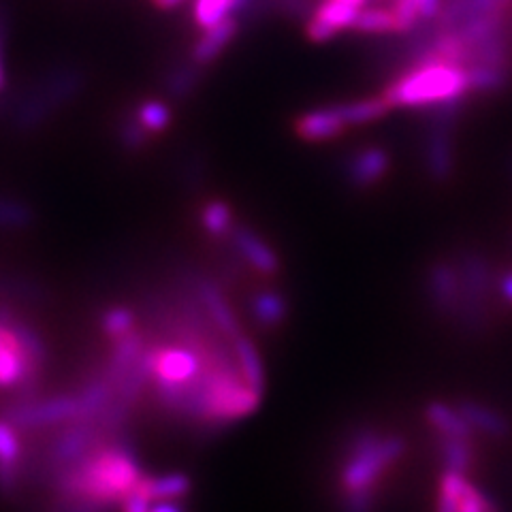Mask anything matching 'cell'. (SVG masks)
<instances>
[{
  "mask_svg": "<svg viewBox=\"0 0 512 512\" xmlns=\"http://www.w3.org/2000/svg\"><path fill=\"white\" fill-rule=\"evenodd\" d=\"M342 512H376V491H344Z\"/></svg>",
  "mask_w": 512,
  "mask_h": 512,
  "instance_id": "f546056e",
  "label": "cell"
},
{
  "mask_svg": "<svg viewBox=\"0 0 512 512\" xmlns=\"http://www.w3.org/2000/svg\"><path fill=\"white\" fill-rule=\"evenodd\" d=\"M498 288H500L502 299L508 303V306H512V269L504 271V274L500 276Z\"/></svg>",
  "mask_w": 512,
  "mask_h": 512,
  "instance_id": "e575fe53",
  "label": "cell"
},
{
  "mask_svg": "<svg viewBox=\"0 0 512 512\" xmlns=\"http://www.w3.org/2000/svg\"><path fill=\"white\" fill-rule=\"evenodd\" d=\"M461 105L442 107L431 111L427 141H425V169L436 184H446L455 171V146H453V124L459 118Z\"/></svg>",
  "mask_w": 512,
  "mask_h": 512,
  "instance_id": "277c9868",
  "label": "cell"
},
{
  "mask_svg": "<svg viewBox=\"0 0 512 512\" xmlns=\"http://www.w3.org/2000/svg\"><path fill=\"white\" fill-rule=\"evenodd\" d=\"M457 408L463 416H466L470 427L478 429L480 434H485L489 438H498V440L510 436V423L506 421V416L495 412L493 408L472 402V399H463Z\"/></svg>",
  "mask_w": 512,
  "mask_h": 512,
  "instance_id": "e0dca14e",
  "label": "cell"
},
{
  "mask_svg": "<svg viewBox=\"0 0 512 512\" xmlns=\"http://www.w3.org/2000/svg\"><path fill=\"white\" fill-rule=\"evenodd\" d=\"M427 295L431 306L440 314H457L461 301V278L457 265L446 261H438L431 265L427 271Z\"/></svg>",
  "mask_w": 512,
  "mask_h": 512,
  "instance_id": "8fae6325",
  "label": "cell"
},
{
  "mask_svg": "<svg viewBox=\"0 0 512 512\" xmlns=\"http://www.w3.org/2000/svg\"><path fill=\"white\" fill-rule=\"evenodd\" d=\"M143 498L154 502L165 500H180L190 491V478L186 474H160V476H143L135 489Z\"/></svg>",
  "mask_w": 512,
  "mask_h": 512,
  "instance_id": "2e32d148",
  "label": "cell"
},
{
  "mask_svg": "<svg viewBox=\"0 0 512 512\" xmlns=\"http://www.w3.org/2000/svg\"><path fill=\"white\" fill-rule=\"evenodd\" d=\"M152 502L148 498H143L141 493L133 491L131 495H126L120 504V512H150Z\"/></svg>",
  "mask_w": 512,
  "mask_h": 512,
  "instance_id": "1f68e13d",
  "label": "cell"
},
{
  "mask_svg": "<svg viewBox=\"0 0 512 512\" xmlns=\"http://www.w3.org/2000/svg\"><path fill=\"white\" fill-rule=\"evenodd\" d=\"M5 84V67H3V56H0V88Z\"/></svg>",
  "mask_w": 512,
  "mask_h": 512,
  "instance_id": "74e56055",
  "label": "cell"
},
{
  "mask_svg": "<svg viewBox=\"0 0 512 512\" xmlns=\"http://www.w3.org/2000/svg\"><path fill=\"white\" fill-rule=\"evenodd\" d=\"M338 109L350 128V126H361V124L382 120L391 111V105L382 94H378V96H363V99L338 103Z\"/></svg>",
  "mask_w": 512,
  "mask_h": 512,
  "instance_id": "ffe728a7",
  "label": "cell"
},
{
  "mask_svg": "<svg viewBox=\"0 0 512 512\" xmlns=\"http://www.w3.org/2000/svg\"><path fill=\"white\" fill-rule=\"evenodd\" d=\"M282 11L291 15H310L312 0H276Z\"/></svg>",
  "mask_w": 512,
  "mask_h": 512,
  "instance_id": "d6a6232c",
  "label": "cell"
},
{
  "mask_svg": "<svg viewBox=\"0 0 512 512\" xmlns=\"http://www.w3.org/2000/svg\"><path fill=\"white\" fill-rule=\"evenodd\" d=\"M143 476L146 474L141 472L131 446L120 442L94 444L69 463L58 478V489L62 498L75 504L77 512H103L120 506Z\"/></svg>",
  "mask_w": 512,
  "mask_h": 512,
  "instance_id": "6da1fadb",
  "label": "cell"
},
{
  "mask_svg": "<svg viewBox=\"0 0 512 512\" xmlns=\"http://www.w3.org/2000/svg\"><path fill=\"white\" fill-rule=\"evenodd\" d=\"M466 487H468L466 474L444 472L440 478L436 512H461V500Z\"/></svg>",
  "mask_w": 512,
  "mask_h": 512,
  "instance_id": "d4e9b609",
  "label": "cell"
},
{
  "mask_svg": "<svg viewBox=\"0 0 512 512\" xmlns=\"http://www.w3.org/2000/svg\"><path fill=\"white\" fill-rule=\"evenodd\" d=\"M231 348H233L239 374H242L244 382L248 384L250 389H254L256 393L263 395V391H265V365H263L259 348H256V344L250 338H246L244 333L231 342Z\"/></svg>",
  "mask_w": 512,
  "mask_h": 512,
  "instance_id": "9a60e30c",
  "label": "cell"
},
{
  "mask_svg": "<svg viewBox=\"0 0 512 512\" xmlns=\"http://www.w3.org/2000/svg\"><path fill=\"white\" fill-rule=\"evenodd\" d=\"M391 169V154L380 146H367L346 160L344 175L352 188L365 190L374 188L378 182L384 180V175Z\"/></svg>",
  "mask_w": 512,
  "mask_h": 512,
  "instance_id": "30bf717a",
  "label": "cell"
},
{
  "mask_svg": "<svg viewBox=\"0 0 512 512\" xmlns=\"http://www.w3.org/2000/svg\"><path fill=\"white\" fill-rule=\"evenodd\" d=\"M184 3V0H152V5L160 11H171L175 7H180Z\"/></svg>",
  "mask_w": 512,
  "mask_h": 512,
  "instance_id": "8d00e7d4",
  "label": "cell"
},
{
  "mask_svg": "<svg viewBox=\"0 0 512 512\" xmlns=\"http://www.w3.org/2000/svg\"><path fill=\"white\" fill-rule=\"evenodd\" d=\"M135 320H137V316L131 308L116 306V308H109L103 312L101 329L111 342H116V340L124 338V335L135 331Z\"/></svg>",
  "mask_w": 512,
  "mask_h": 512,
  "instance_id": "4316f807",
  "label": "cell"
},
{
  "mask_svg": "<svg viewBox=\"0 0 512 512\" xmlns=\"http://www.w3.org/2000/svg\"><path fill=\"white\" fill-rule=\"evenodd\" d=\"M470 94L468 75L463 64L453 62H412L382 90L391 109H427L436 111L466 103Z\"/></svg>",
  "mask_w": 512,
  "mask_h": 512,
  "instance_id": "7a4b0ae2",
  "label": "cell"
},
{
  "mask_svg": "<svg viewBox=\"0 0 512 512\" xmlns=\"http://www.w3.org/2000/svg\"><path fill=\"white\" fill-rule=\"evenodd\" d=\"M24 459V446L20 427L9 416L0 419V489L11 491L18 485L20 466Z\"/></svg>",
  "mask_w": 512,
  "mask_h": 512,
  "instance_id": "4fadbf2b",
  "label": "cell"
},
{
  "mask_svg": "<svg viewBox=\"0 0 512 512\" xmlns=\"http://www.w3.org/2000/svg\"><path fill=\"white\" fill-rule=\"evenodd\" d=\"M135 118L143 128H146L150 135H158V133H163L169 128L173 111L163 101H146V103H141L137 107Z\"/></svg>",
  "mask_w": 512,
  "mask_h": 512,
  "instance_id": "484cf974",
  "label": "cell"
},
{
  "mask_svg": "<svg viewBox=\"0 0 512 512\" xmlns=\"http://www.w3.org/2000/svg\"><path fill=\"white\" fill-rule=\"evenodd\" d=\"M190 291L197 295L203 310L207 312V316H210L212 325L218 329L222 338H227L229 342H233L235 338L242 335V325H239V320H237L235 312L231 310L227 297L222 295V291H220L216 282L207 280V278H195V280H192Z\"/></svg>",
  "mask_w": 512,
  "mask_h": 512,
  "instance_id": "ba28073f",
  "label": "cell"
},
{
  "mask_svg": "<svg viewBox=\"0 0 512 512\" xmlns=\"http://www.w3.org/2000/svg\"><path fill=\"white\" fill-rule=\"evenodd\" d=\"M227 239L237 259H242L250 269L259 271L261 276H276L280 271V256L276 250L246 224H235Z\"/></svg>",
  "mask_w": 512,
  "mask_h": 512,
  "instance_id": "52a82bcc",
  "label": "cell"
},
{
  "mask_svg": "<svg viewBox=\"0 0 512 512\" xmlns=\"http://www.w3.org/2000/svg\"><path fill=\"white\" fill-rule=\"evenodd\" d=\"M47 363V350L37 331L15 316L0 312V389H28Z\"/></svg>",
  "mask_w": 512,
  "mask_h": 512,
  "instance_id": "3957f363",
  "label": "cell"
},
{
  "mask_svg": "<svg viewBox=\"0 0 512 512\" xmlns=\"http://www.w3.org/2000/svg\"><path fill=\"white\" fill-rule=\"evenodd\" d=\"M461 512H500L495 500H491L485 491H480L478 487L470 485L463 491V500H461Z\"/></svg>",
  "mask_w": 512,
  "mask_h": 512,
  "instance_id": "f1b7e54d",
  "label": "cell"
},
{
  "mask_svg": "<svg viewBox=\"0 0 512 512\" xmlns=\"http://www.w3.org/2000/svg\"><path fill=\"white\" fill-rule=\"evenodd\" d=\"M438 457L444 466V472L466 474L474 461V448L470 440L463 438H440Z\"/></svg>",
  "mask_w": 512,
  "mask_h": 512,
  "instance_id": "cb8c5ba5",
  "label": "cell"
},
{
  "mask_svg": "<svg viewBox=\"0 0 512 512\" xmlns=\"http://www.w3.org/2000/svg\"><path fill=\"white\" fill-rule=\"evenodd\" d=\"M429 425L438 431L440 438H463L472 440L474 429L466 421V416L459 412V408L446 406L442 402H431L425 410Z\"/></svg>",
  "mask_w": 512,
  "mask_h": 512,
  "instance_id": "ac0fdd59",
  "label": "cell"
},
{
  "mask_svg": "<svg viewBox=\"0 0 512 512\" xmlns=\"http://www.w3.org/2000/svg\"><path fill=\"white\" fill-rule=\"evenodd\" d=\"M199 222L203 231L210 237H229L233 227H235V218L233 210L227 201L222 199H210L201 205L199 210Z\"/></svg>",
  "mask_w": 512,
  "mask_h": 512,
  "instance_id": "44dd1931",
  "label": "cell"
},
{
  "mask_svg": "<svg viewBox=\"0 0 512 512\" xmlns=\"http://www.w3.org/2000/svg\"><path fill=\"white\" fill-rule=\"evenodd\" d=\"M250 312L259 327L276 329L284 323L288 316V303L282 293L267 288V291H259L252 297Z\"/></svg>",
  "mask_w": 512,
  "mask_h": 512,
  "instance_id": "d6986e66",
  "label": "cell"
},
{
  "mask_svg": "<svg viewBox=\"0 0 512 512\" xmlns=\"http://www.w3.org/2000/svg\"><path fill=\"white\" fill-rule=\"evenodd\" d=\"M203 352L190 346H156L152 348V382L154 384H186L197 378L205 359Z\"/></svg>",
  "mask_w": 512,
  "mask_h": 512,
  "instance_id": "8992f818",
  "label": "cell"
},
{
  "mask_svg": "<svg viewBox=\"0 0 512 512\" xmlns=\"http://www.w3.org/2000/svg\"><path fill=\"white\" fill-rule=\"evenodd\" d=\"M199 71L201 67L199 64H188V67H180L175 69L171 73V79H169V90L175 94V96H188L192 92V88H195L199 84Z\"/></svg>",
  "mask_w": 512,
  "mask_h": 512,
  "instance_id": "83f0119b",
  "label": "cell"
},
{
  "mask_svg": "<svg viewBox=\"0 0 512 512\" xmlns=\"http://www.w3.org/2000/svg\"><path fill=\"white\" fill-rule=\"evenodd\" d=\"M295 135L306 143H327L342 137L348 131L338 105L314 107L303 111L293 122Z\"/></svg>",
  "mask_w": 512,
  "mask_h": 512,
  "instance_id": "9c48e42d",
  "label": "cell"
},
{
  "mask_svg": "<svg viewBox=\"0 0 512 512\" xmlns=\"http://www.w3.org/2000/svg\"><path fill=\"white\" fill-rule=\"evenodd\" d=\"M359 35H397V20L391 5L387 7H363L352 22V28Z\"/></svg>",
  "mask_w": 512,
  "mask_h": 512,
  "instance_id": "603a6c76",
  "label": "cell"
},
{
  "mask_svg": "<svg viewBox=\"0 0 512 512\" xmlns=\"http://www.w3.org/2000/svg\"><path fill=\"white\" fill-rule=\"evenodd\" d=\"M259 0H195L192 5V22L201 30L222 22L229 15H237L239 20L256 7Z\"/></svg>",
  "mask_w": 512,
  "mask_h": 512,
  "instance_id": "5bb4252c",
  "label": "cell"
},
{
  "mask_svg": "<svg viewBox=\"0 0 512 512\" xmlns=\"http://www.w3.org/2000/svg\"><path fill=\"white\" fill-rule=\"evenodd\" d=\"M466 75L470 92L476 94H495L510 82V69L491 67V64H468Z\"/></svg>",
  "mask_w": 512,
  "mask_h": 512,
  "instance_id": "7402d4cb",
  "label": "cell"
},
{
  "mask_svg": "<svg viewBox=\"0 0 512 512\" xmlns=\"http://www.w3.org/2000/svg\"><path fill=\"white\" fill-rule=\"evenodd\" d=\"M239 28H242V20L237 15H229L222 22L205 28L203 35L197 39V43L192 45V62L199 64V67H210L212 62H216L224 50L237 39Z\"/></svg>",
  "mask_w": 512,
  "mask_h": 512,
  "instance_id": "7c38bea8",
  "label": "cell"
},
{
  "mask_svg": "<svg viewBox=\"0 0 512 512\" xmlns=\"http://www.w3.org/2000/svg\"><path fill=\"white\" fill-rule=\"evenodd\" d=\"M423 22H434L442 9V0H416Z\"/></svg>",
  "mask_w": 512,
  "mask_h": 512,
  "instance_id": "836d02e7",
  "label": "cell"
},
{
  "mask_svg": "<svg viewBox=\"0 0 512 512\" xmlns=\"http://www.w3.org/2000/svg\"><path fill=\"white\" fill-rule=\"evenodd\" d=\"M28 218L30 214L26 207H22L20 203L0 199V224H3V227H20Z\"/></svg>",
  "mask_w": 512,
  "mask_h": 512,
  "instance_id": "4dcf8cb0",
  "label": "cell"
},
{
  "mask_svg": "<svg viewBox=\"0 0 512 512\" xmlns=\"http://www.w3.org/2000/svg\"><path fill=\"white\" fill-rule=\"evenodd\" d=\"M82 399L79 395H58L50 399H39V402H28L15 408L9 419L20 429L32 427H50L60 423H79L82 421Z\"/></svg>",
  "mask_w": 512,
  "mask_h": 512,
  "instance_id": "5b68a950",
  "label": "cell"
},
{
  "mask_svg": "<svg viewBox=\"0 0 512 512\" xmlns=\"http://www.w3.org/2000/svg\"><path fill=\"white\" fill-rule=\"evenodd\" d=\"M150 512H184V508L175 500H165V502H154L150 506Z\"/></svg>",
  "mask_w": 512,
  "mask_h": 512,
  "instance_id": "d590c367",
  "label": "cell"
}]
</instances>
